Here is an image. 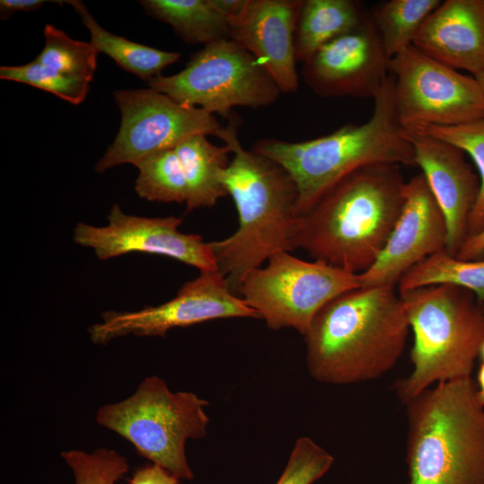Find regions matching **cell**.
<instances>
[{
	"label": "cell",
	"mask_w": 484,
	"mask_h": 484,
	"mask_svg": "<svg viewBox=\"0 0 484 484\" xmlns=\"http://www.w3.org/2000/svg\"><path fill=\"white\" fill-rule=\"evenodd\" d=\"M456 257L461 260H480L484 258V229L465 238Z\"/></svg>",
	"instance_id": "obj_32"
},
{
	"label": "cell",
	"mask_w": 484,
	"mask_h": 484,
	"mask_svg": "<svg viewBox=\"0 0 484 484\" xmlns=\"http://www.w3.org/2000/svg\"><path fill=\"white\" fill-rule=\"evenodd\" d=\"M0 78L39 88L73 105L83 102L90 90V82L65 75L36 59L22 65L1 66Z\"/></svg>",
	"instance_id": "obj_28"
},
{
	"label": "cell",
	"mask_w": 484,
	"mask_h": 484,
	"mask_svg": "<svg viewBox=\"0 0 484 484\" xmlns=\"http://www.w3.org/2000/svg\"><path fill=\"white\" fill-rule=\"evenodd\" d=\"M303 0H246L229 21L230 39L269 72L281 92L298 88L295 34Z\"/></svg>",
	"instance_id": "obj_17"
},
{
	"label": "cell",
	"mask_w": 484,
	"mask_h": 484,
	"mask_svg": "<svg viewBox=\"0 0 484 484\" xmlns=\"http://www.w3.org/2000/svg\"><path fill=\"white\" fill-rule=\"evenodd\" d=\"M403 404L404 484H484V407L475 379L437 383Z\"/></svg>",
	"instance_id": "obj_5"
},
{
	"label": "cell",
	"mask_w": 484,
	"mask_h": 484,
	"mask_svg": "<svg viewBox=\"0 0 484 484\" xmlns=\"http://www.w3.org/2000/svg\"><path fill=\"white\" fill-rule=\"evenodd\" d=\"M61 456L72 471L74 484H116L129 470L126 457L113 449L69 450Z\"/></svg>",
	"instance_id": "obj_29"
},
{
	"label": "cell",
	"mask_w": 484,
	"mask_h": 484,
	"mask_svg": "<svg viewBox=\"0 0 484 484\" xmlns=\"http://www.w3.org/2000/svg\"><path fill=\"white\" fill-rule=\"evenodd\" d=\"M217 137L233 154L221 180L235 203L238 227L229 237L209 244L219 272L239 296L247 273L273 255L292 251L298 193L281 166L242 146L235 121L222 126Z\"/></svg>",
	"instance_id": "obj_3"
},
{
	"label": "cell",
	"mask_w": 484,
	"mask_h": 484,
	"mask_svg": "<svg viewBox=\"0 0 484 484\" xmlns=\"http://www.w3.org/2000/svg\"><path fill=\"white\" fill-rule=\"evenodd\" d=\"M212 4L229 21L242 11L246 0H211Z\"/></svg>",
	"instance_id": "obj_34"
},
{
	"label": "cell",
	"mask_w": 484,
	"mask_h": 484,
	"mask_svg": "<svg viewBox=\"0 0 484 484\" xmlns=\"http://www.w3.org/2000/svg\"><path fill=\"white\" fill-rule=\"evenodd\" d=\"M412 45L455 70L484 73V0H445L428 16Z\"/></svg>",
	"instance_id": "obj_18"
},
{
	"label": "cell",
	"mask_w": 484,
	"mask_h": 484,
	"mask_svg": "<svg viewBox=\"0 0 484 484\" xmlns=\"http://www.w3.org/2000/svg\"><path fill=\"white\" fill-rule=\"evenodd\" d=\"M357 288H360L359 273L281 251L269 258L264 267L247 273L239 296L269 328H294L304 335L327 303Z\"/></svg>",
	"instance_id": "obj_9"
},
{
	"label": "cell",
	"mask_w": 484,
	"mask_h": 484,
	"mask_svg": "<svg viewBox=\"0 0 484 484\" xmlns=\"http://www.w3.org/2000/svg\"><path fill=\"white\" fill-rule=\"evenodd\" d=\"M43 32L45 45L35 59L65 75L91 82L99 55L91 41L73 39L51 24H46Z\"/></svg>",
	"instance_id": "obj_26"
},
{
	"label": "cell",
	"mask_w": 484,
	"mask_h": 484,
	"mask_svg": "<svg viewBox=\"0 0 484 484\" xmlns=\"http://www.w3.org/2000/svg\"><path fill=\"white\" fill-rule=\"evenodd\" d=\"M404 134L445 215L446 251L456 256L468 235L469 219L480 194V177L463 151L452 143L414 130L404 129Z\"/></svg>",
	"instance_id": "obj_16"
},
{
	"label": "cell",
	"mask_w": 484,
	"mask_h": 484,
	"mask_svg": "<svg viewBox=\"0 0 484 484\" xmlns=\"http://www.w3.org/2000/svg\"><path fill=\"white\" fill-rule=\"evenodd\" d=\"M447 224L425 176L405 183L404 203L376 262L359 273L360 287H395L414 265L446 250Z\"/></svg>",
	"instance_id": "obj_14"
},
{
	"label": "cell",
	"mask_w": 484,
	"mask_h": 484,
	"mask_svg": "<svg viewBox=\"0 0 484 484\" xmlns=\"http://www.w3.org/2000/svg\"><path fill=\"white\" fill-rule=\"evenodd\" d=\"M475 78L477 79L478 82L480 83V88L482 90V92L484 94V73L475 76Z\"/></svg>",
	"instance_id": "obj_36"
},
{
	"label": "cell",
	"mask_w": 484,
	"mask_h": 484,
	"mask_svg": "<svg viewBox=\"0 0 484 484\" xmlns=\"http://www.w3.org/2000/svg\"><path fill=\"white\" fill-rule=\"evenodd\" d=\"M66 3L73 6L88 29L91 43L99 54L104 53L121 68L147 82L160 75L165 67L177 62L181 56L178 52L157 49L112 34L96 22L82 1L68 0Z\"/></svg>",
	"instance_id": "obj_22"
},
{
	"label": "cell",
	"mask_w": 484,
	"mask_h": 484,
	"mask_svg": "<svg viewBox=\"0 0 484 484\" xmlns=\"http://www.w3.org/2000/svg\"><path fill=\"white\" fill-rule=\"evenodd\" d=\"M138 169L136 194L151 202L186 203L188 186L175 148L145 156L134 164Z\"/></svg>",
	"instance_id": "obj_25"
},
{
	"label": "cell",
	"mask_w": 484,
	"mask_h": 484,
	"mask_svg": "<svg viewBox=\"0 0 484 484\" xmlns=\"http://www.w3.org/2000/svg\"><path fill=\"white\" fill-rule=\"evenodd\" d=\"M45 3V0H1L0 18L5 20L17 12L36 11Z\"/></svg>",
	"instance_id": "obj_33"
},
{
	"label": "cell",
	"mask_w": 484,
	"mask_h": 484,
	"mask_svg": "<svg viewBox=\"0 0 484 484\" xmlns=\"http://www.w3.org/2000/svg\"><path fill=\"white\" fill-rule=\"evenodd\" d=\"M458 147L470 155L480 180V190L468 223V235L484 229V119L454 126L425 125L415 129Z\"/></svg>",
	"instance_id": "obj_27"
},
{
	"label": "cell",
	"mask_w": 484,
	"mask_h": 484,
	"mask_svg": "<svg viewBox=\"0 0 484 484\" xmlns=\"http://www.w3.org/2000/svg\"><path fill=\"white\" fill-rule=\"evenodd\" d=\"M370 20V11L353 0H303L296 34L297 61L306 63L320 48Z\"/></svg>",
	"instance_id": "obj_19"
},
{
	"label": "cell",
	"mask_w": 484,
	"mask_h": 484,
	"mask_svg": "<svg viewBox=\"0 0 484 484\" xmlns=\"http://www.w3.org/2000/svg\"><path fill=\"white\" fill-rule=\"evenodd\" d=\"M401 166L373 164L350 173L298 219L292 251L346 271H367L384 249L404 203Z\"/></svg>",
	"instance_id": "obj_2"
},
{
	"label": "cell",
	"mask_w": 484,
	"mask_h": 484,
	"mask_svg": "<svg viewBox=\"0 0 484 484\" xmlns=\"http://www.w3.org/2000/svg\"><path fill=\"white\" fill-rule=\"evenodd\" d=\"M129 484H180V479L161 466L152 463L138 469Z\"/></svg>",
	"instance_id": "obj_31"
},
{
	"label": "cell",
	"mask_w": 484,
	"mask_h": 484,
	"mask_svg": "<svg viewBox=\"0 0 484 484\" xmlns=\"http://www.w3.org/2000/svg\"><path fill=\"white\" fill-rule=\"evenodd\" d=\"M151 17L170 25L186 43L208 45L230 39L229 20L211 0H142Z\"/></svg>",
	"instance_id": "obj_21"
},
{
	"label": "cell",
	"mask_w": 484,
	"mask_h": 484,
	"mask_svg": "<svg viewBox=\"0 0 484 484\" xmlns=\"http://www.w3.org/2000/svg\"><path fill=\"white\" fill-rule=\"evenodd\" d=\"M440 284L471 291L484 307V259L461 260L445 249L411 268L397 285L399 291H404Z\"/></svg>",
	"instance_id": "obj_23"
},
{
	"label": "cell",
	"mask_w": 484,
	"mask_h": 484,
	"mask_svg": "<svg viewBox=\"0 0 484 484\" xmlns=\"http://www.w3.org/2000/svg\"><path fill=\"white\" fill-rule=\"evenodd\" d=\"M389 61L371 17L320 48L303 64L308 87L324 98H373L389 76Z\"/></svg>",
	"instance_id": "obj_15"
},
{
	"label": "cell",
	"mask_w": 484,
	"mask_h": 484,
	"mask_svg": "<svg viewBox=\"0 0 484 484\" xmlns=\"http://www.w3.org/2000/svg\"><path fill=\"white\" fill-rule=\"evenodd\" d=\"M404 129L454 126L484 119V94L474 76L459 73L411 45L389 61Z\"/></svg>",
	"instance_id": "obj_10"
},
{
	"label": "cell",
	"mask_w": 484,
	"mask_h": 484,
	"mask_svg": "<svg viewBox=\"0 0 484 484\" xmlns=\"http://www.w3.org/2000/svg\"><path fill=\"white\" fill-rule=\"evenodd\" d=\"M413 333L412 370L394 384L402 403L440 382L471 376L484 341V307L450 284L399 291Z\"/></svg>",
	"instance_id": "obj_6"
},
{
	"label": "cell",
	"mask_w": 484,
	"mask_h": 484,
	"mask_svg": "<svg viewBox=\"0 0 484 484\" xmlns=\"http://www.w3.org/2000/svg\"><path fill=\"white\" fill-rule=\"evenodd\" d=\"M147 83L179 103L224 117L235 107L269 106L281 93L264 65L231 39L205 45L179 73Z\"/></svg>",
	"instance_id": "obj_8"
},
{
	"label": "cell",
	"mask_w": 484,
	"mask_h": 484,
	"mask_svg": "<svg viewBox=\"0 0 484 484\" xmlns=\"http://www.w3.org/2000/svg\"><path fill=\"white\" fill-rule=\"evenodd\" d=\"M188 186L186 212L212 207L228 194L221 176L229 163L230 148L218 146L205 135L191 136L174 147Z\"/></svg>",
	"instance_id": "obj_20"
},
{
	"label": "cell",
	"mask_w": 484,
	"mask_h": 484,
	"mask_svg": "<svg viewBox=\"0 0 484 484\" xmlns=\"http://www.w3.org/2000/svg\"><path fill=\"white\" fill-rule=\"evenodd\" d=\"M100 317L88 330L95 344H107L126 335L163 337L173 328L216 319L261 318L229 290L219 271L201 272L195 279L182 285L173 298L160 305L131 312L109 310Z\"/></svg>",
	"instance_id": "obj_12"
},
{
	"label": "cell",
	"mask_w": 484,
	"mask_h": 484,
	"mask_svg": "<svg viewBox=\"0 0 484 484\" xmlns=\"http://www.w3.org/2000/svg\"><path fill=\"white\" fill-rule=\"evenodd\" d=\"M395 287H360L327 303L303 335L306 363L316 381L349 385L390 371L411 329Z\"/></svg>",
	"instance_id": "obj_1"
},
{
	"label": "cell",
	"mask_w": 484,
	"mask_h": 484,
	"mask_svg": "<svg viewBox=\"0 0 484 484\" xmlns=\"http://www.w3.org/2000/svg\"><path fill=\"white\" fill-rule=\"evenodd\" d=\"M479 357L480 358L481 361H484V341L480 346Z\"/></svg>",
	"instance_id": "obj_37"
},
{
	"label": "cell",
	"mask_w": 484,
	"mask_h": 484,
	"mask_svg": "<svg viewBox=\"0 0 484 484\" xmlns=\"http://www.w3.org/2000/svg\"><path fill=\"white\" fill-rule=\"evenodd\" d=\"M475 381L477 384L479 401L484 407V361H481L480 365Z\"/></svg>",
	"instance_id": "obj_35"
},
{
	"label": "cell",
	"mask_w": 484,
	"mask_h": 484,
	"mask_svg": "<svg viewBox=\"0 0 484 484\" xmlns=\"http://www.w3.org/2000/svg\"><path fill=\"white\" fill-rule=\"evenodd\" d=\"M209 402L191 392H172L157 376L145 377L125 400L101 406L99 425L127 440L143 457L180 480L194 477L186 454L189 439L207 436Z\"/></svg>",
	"instance_id": "obj_7"
},
{
	"label": "cell",
	"mask_w": 484,
	"mask_h": 484,
	"mask_svg": "<svg viewBox=\"0 0 484 484\" xmlns=\"http://www.w3.org/2000/svg\"><path fill=\"white\" fill-rule=\"evenodd\" d=\"M114 99L121 112V124L114 142L95 166L99 173L121 164H134L194 135L217 136L222 127L215 115L179 103L150 87L117 90Z\"/></svg>",
	"instance_id": "obj_11"
},
{
	"label": "cell",
	"mask_w": 484,
	"mask_h": 484,
	"mask_svg": "<svg viewBox=\"0 0 484 484\" xmlns=\"http://www.w3.org/2000/svg\"><path fill=\"white\" fill-rule=\"evenodd\" d=\"M333 456L308 436L298 438L275 484H313L331 469Z\"/></svg>",
	"instance_id": "obj_30"
},
{
	"label": "cell",
	"mask_w": 484,
	"mask_h": 484,
	"mask_svg": "<svg viewBox=\"0 0 484 484\" xmlns=\"http://www.w3.org/2000/svg\"><path fill=\"white\" fill-rule=\"evenodd\" d=\"M440 0H389L370 11L371 20L391 59L412 41Z\"/></svg>",
	"instance_id": "obj_24"
},
{
	"label": "cell",
	"mask_w": 484,
	"mask_h": 484,
	"mask_svg": "<svg viewBox=\"0 0 484 484\" xmlns=\"http://www.w3.org/2000/svg\"><path fill=\"white\" fill-rule=\"evenodd\" d=\"M251 150L272 160L291 177L298 188L299 216L359 168L416 165L413 147L397 114L391 74L374 97L373 114L367 122L348 124L327 135L297 143L264 138Z\"/></svg>",
	"instance_id": "obj_4"
},
{
	"label": "cell",
	"mask_w": 484,
	"mask_h": 484,
	"mask_svg": "<svg viewBox=\"0 0 484 484\" xmlns=\"http://www.w3.org/2000/svg\"><path fill=\"white\" fill-rule=\"evenodd\" d=\"M107 219L105 226L77 223L73 234L74 243L92 249L100 260L140 252L173 258L200 272L218 271L209 242L198 234L178 229L181 217L131 215L114 204Z\"/></svg>",
	"instance_id": "obj_13"
}]
</instances>
